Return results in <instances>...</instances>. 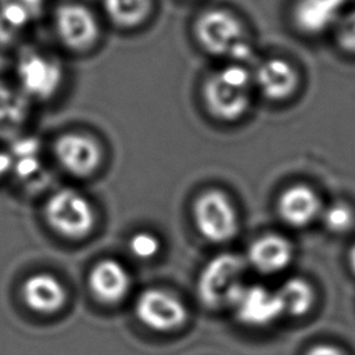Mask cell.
Returning a JSON list of instances; mask_svg holds the SVG:
<instances>
[{
	"label": "cell",
	"instance_id": "obj_1",
	"mask_svg": "<svg viewBox=\"0 0 355 355\" xmlns=\"http://www.w3.org/2000/svg\"><path fill=\"white\" fill-rule=\"evenodd\" d=\"M251 75L239 64L214 71L204 82L202 97L209 114L219 121L241 118L251 104Z\"/></svg>",
	"mask_w": 355,
	"mask_h": 355
},
{
	"label": "cell",
	"instance_id": "obj_2",
	"mask_svg": "<svg viewBox=\"0 0 355 355\" xmlns=\"http://www.w3.org/2000/svg\"><path fill=\"white\" fill-rule=\"evenodd\" d=\"M194 36L201 47L214 55L241 60L251 53L241 21L227 10L211 8L200 14L194 22Z\"/></svg>",
	"mask_w": 355,
	"mask_h": 355
},
{
	"label": "cell",
	"instance_id": "obj_3",
	"mask_svg": "<svg viewBox=\"0 0 355 355\" xmlns=\"http://www.w3.org/2000/svg\"><path fill=\"white\" fill-rule=\"evenodd\" d=\"M244 262L233 254H220L212 258L201 270L197 291L209 308H225L232 305L244 286Z\"/></svg>",
	"mask_w": 355,
	"mask_h": 355
},
{
	"label": "cell",
	"instance_id": "obj_4",
	"mask_svg": "<svg viewBox=\"0 0 355 355\" xmlns=\"http://www.w3.org/2000/svg\"><path fill=\"white\" fill-rule=\"evenodd\" d=\"M44 214L50 226L68 239L86 237L93 230L96 220L90 201L72 189H61L51 194Z\"/></svg>",
	"mask_w": 355,
	"mask_h": 355
},
{
	"label": "cell",
	"instance_id": "obj_5",
	"mask_svg": "<svg viewBox=\"0 0 355 355\" xmlns=\"http://www.w3.org/2000/svg\"><path fill=\"white\" fill-rule=\"evenodd\" d=\"M17 78L26 98L46 101L60 90L64 72L61 64L51 55L26 51L18 60Z\"/></svg>",
	"mask_w": 355,
	"mask_h": 355
},
{
	"label": "cell",
	"instance_id": "obj_6",
	"mask_svg": "<svg viewBox=\"0 0 355 355\" xmlns=\"http://www.w3.org/2000/svg\"><path fill=\"white\" fill-rule=\"evenodd\" d=\"M194 220L198 232L212 243L232 240L239 229L236 208L220 190H208L197 198Z\"/></svg>",
	"mask_w": 355,
	"mask_h": 355
},
{
	"label": "cell",
	"instance_id": "obj_7",
	"mask_svg": "<svg viewBox=\"0 0 355 355\" xmlns=\"http://www.w3.org/2000/svg\"><path fill=\"white\" fill-rule=\"evenodd\" d=\"M135 312L144 326L155 331L175 330L187 318L183 302L173 294L159 288L143 291L136 301Z\"/></svg>",
	"mask_w": 355,
	"mask_h": 355
},
{
	"label": "cell",
	"instance_id": "obj_8",
	"mask_svg": "<svg viewBox=\"0 0 355 355\" xmlns=\"http://www.w3.org/2000/svg\"><path fill=\"white\" fill-rule=\"evenodd\" d=\"M54 28L62 44L75 51L92 47L98 37L96 17L87 7L78 3H65L57 7Z\"/></svg>",
	"mask_w": 355,
	"mask_h": 355
},
{
	"label": "cell",
	"instance_id": "obj_9",
	"mask_svg": "<svg viewBox=\"0 0 355 355\" xmlns=\"http://www.w3.org/2000/svg\"><path fill=\"white\" fill-rule=\"evenodd\" d=\"M230 308L241 323L252 327L268 326L284 313L277 291L258 284H244Z\"/></svg>",
	"mask_w": 355,
	"mask_h": 355
},
{
	"label": "cell",
	"instance_id": "obj_10",
	"mask_svg": "<svg viewBox=\"0 0 355 355\" xmlns=\"http://www.w3.org/2000/svg\"><path fill=\"white\" fill-rule=\"evenodd\" d=\"M54 154L60 165L75 176H89L100 165L103 151L89 135L65 133L54 143Z\"/></svg>",
	"mask_w": 355,
	"mask_h": 355
},
{
	"label": "cell",
	"instance_id": "obj_11",
	"mask_svg": "<svg viewBox=\"0 0 355 355\" xmlns=\"http://www.w3.org/2000/svg\"><path fill=\"white\" fill-rule=\"evenodd\" d=\"M298 73L286 60L268 58L258 65L254 73V83L262 96L270 101H284L290 98L298 87Z\"/></svg>",
	"mask_w": 355,
	"mask_h": 355
},
{
	"label": "cell",
	"instance_id": "obj_12",
	"mask_svg": "<svg viewBox=\"0 0 355 355\" xmlns=\"http://www.w3.org/2000/svg\"><path fill=\"white\" fill-rule=\"evenodd\" d=\"M89 286L93 295L103 304H116L128 294L130 277L118 261L103 259L90 270Z\"/></svg>",
	"mask_w": 355,
	"mask_h": 355
},
{
	"label": "cell",
	"instance_id": "obj_13",
	"mask_svg": "<svg viewBox=\"0 0 355 355\" xmlns=\"http://www.w3.org/2000/svg\"><path fill=\"white\" fill-rule=\"evenodd\" d=\"M22 297L32 311L51 315L64 306L67 291L57 277L49 273H36L25 280Z\"/></svg>",
	"mask_w": 355,
	"mask_h": 355
},
{
	"label": "cell",
	"instance_id": "obj_14",
	"mask_svg": "<svg viewBox=\"0 0 355 355\" xmlns=\"http://www.w3.org/2000/svg\"><path fill=\"white\" fill-rule=\"evenodd\" d=\"M280 218L290 226L302 227L311 223L320 209L316 193L304 184H295L284 190L277 201Z\"/></svg>",
	"mask_w": 355,
	"mask_h": 355
},
{
	"label": "cell",
	"instance_id": "obj_15",
	"mask_svg": "<svg viewBox=\"0 0 355 355\" xmlns=\"http://www.w3.org/2000/svg\"><path fill=\"white\" fill-rule=\"evenodd\" d=\"M344 3L345 0H297L293 21L304 33H320L337 21Z\"/></svg>",
	"mask_w": 355,
	"mask_h": 355
},
{
	"label": "cell",
	"instance_id": "obj_16",
	"mask_svg": "<svg viewBox=\"0 0 355 355\" xmlns=\"http://www.w3.org/2000/svg\"><path fill=\"white\" fill-rule=\"evenodd\" d=\"M293 259V245L279 234L257 239L248 248V262L261 273L283 270Z\"/></svg>",
	"mask_w": 355,
	"mask_h": 355
},
{
	"label": "cell",
	"instance_id": "obj_17",
	"mask_svg": "<svg viewBox=\"0 0 355 355\" xmlns=\"http://www.w3.org/2000/svg\"><path fill=\"white\" fill-rule=\"evenodd\" d=\"M28 114L26 97L0 83V137L15 135L26 122Z\"/></svg>",
	"mask_w": 355,
	"mask_h": 355
},
{
	"label": "cell",
	"instance_id": "obj_18",
	"mask_svg": "<svg viewBox=\"0 0 355 355\" xmlns=\"http://www.w3.org/2000/svg\"><path fill=\"white\" fill-rule=\"evenodd\" d=\"M277 295L280 298L283 312L291 316L305 315L315 300L311 284L300 277H291L284 282L277 290Z\"/></svg>",
	"mask_w": 355,
	"mask_h": 355
},
{
	"label": "cell",
	"instance_id": "obj_19",
	"mask_svg": "<svg viewBox=\"0 0 355 355\" xmlns=\"http://www.w3.org/2000/svg\"><path fill=\"white\" fill-rule=\"evenodd\" d=\"M108 18L118 26H139L151 11V0H103Z\"/></svg>",
	"mask_w": 355,
	"mask_h": 355
},
{
	"label": "cell",
	"instance_id": "obj_20",
	"mask_svg": "<svg viewBox=\"0 0 355 355\" xmlns=\"http://www.w3.org/2000/svg\"><path fill=\"white\" fill-rule=\"evenodd\" d=\"M35 11L17 0L4 3L0 8V42L7 43L29 24Z\"/></svg>",
	"mask_w": 355,
	"mask_h": 355
},
{
	"label": "cell",
	"instance_id": "obj_21",
	"mask_svg": "<svg viewBox=\"0 0 355 355\" xmlns=\"http://www.w3.org/2000/svg\"><path fill=\"white\" fill-rule=\"evenodd\" d=\"M323 220L331 232H344L352 225L354 214L348 205L338 202L330 205L323 212Z\"/></svg>",
	"mask_w": 355,
	"mask_h": 355
},
{
	"label": "cell",
	"instance_id": "obj_22",
	"mask_svg": "<svg viewBox=\"0 0 355 355\" xmlns=\"http://www.w3.org/2000/svg\"><path fill=\"white\" fill-rule=\"evenodd\" d=\"M129 248L139 259H151L159 251V240L148 232H139L129 240Z\"/></svg>",
	"mask_w": 355,
	"mask_h": 355
},
{
	"label": "cell",
	"instance_id": "obj_23",
	"mask_svg": "<svg viewBox=\"0 0 355 355\" xmlns=\"http://www.w3.org/2000/svg\"><path fill=\"white\" fill-rule=\"evenodd\" d=\"M336 37L343 50L355 54V10L343 17Z\"/></svg>",
	"mask_w": 355,
	"mask_h": 355
},
{
	"label": "cell",
	"instance_id": "obj_24",
	"mask_svg": "<svg viewBox=\"0 0 355 355\" xmlns=\"http://www.w3.org/2000/svg\"><path fill=\"white\" fill-rule=\"evenodd\" d=\"M306 355H344L338 348L333 347V345H326V344H320V345H315L312 347Z\"/></svg>",
	"mask_w": 355,
	"mask_h": 355
},
{
	"label": "cell",
	"instance_id": "obj_25",
	"mask_svg": "<svg viewBox=\"0 0 355 355\" xmlns=\"http://www.w3.org/2000/svg\"><path fill=\"white\" fill-rule=\"evenodd\" d=\"M12 164H14L12 157L4 151H0V176L7 173L12 168Z\"/></svg>",
	"mask_w": 355,
	"mask_h": 355
},
{
	"label": "cell",
	"instance_id": "obj_26",
	"mask_svg": "<svg viewBox=\"0 0 355 355\" xmlns=\"http://www.w3.org/2000/svg\"><path fill=\"white\" fill-rule=\"evenodd\" d=\"M17 1L22 3L24 6H26L28 8L33 10L35 12L40 8V6H42V3H43V0H17Z\"/></svg>",
	"mask_w": 355,
	"mask_h": 355
},
{
	"label": "cell",
	"instance_id": "obj_27",
	"mask_svg": "<svg viewBox=\"0 0 355 355\" xmlns=\"http://www.w3.org/2000/svg\"><path fill=\"white\" fill-rule=\"evenodd\" d=\"M349 263H351L352 270L355 272V245H354V248H352L351 252H349Z\"/></svg>",
	"mask_w": 355,
	"mask_h": 355
}]
</instances>
